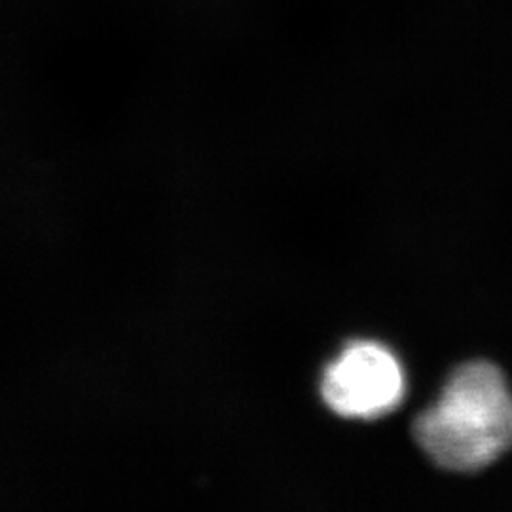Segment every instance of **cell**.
<instances>
[{
  "label": "cell",
  "mask_w": 512,
  "mask_h": 512,
  "mask_svg": "<svg viewBox=\"0 0 512 512\" xmlns=\"http://www.w3.org/2000/svg\"><path fill=\"white\" fill-rule=\"evenodd\" d=\"M323 399L338 416L378 420L393 412L406 391L404 370L389 349L357 342L325 370Z\"/></svg>",
  "instance_id": "2"
},
{
  "label": "cell",
  "mask_w": 512,
  "mask_h": 512,
  "mask_svg": "<svg viewBox=\"0 0 512 512\" xmlns=\"http://www.w3.org/2000/svg\"><path fill=\"white\" fill-rule=\"evenodd\" d=\"M421 450L442 469L473 473L512 448V393L497 366L463 365L414 423Z\"/></svg>",
  "instance_id": "1"
}]
</instances>
